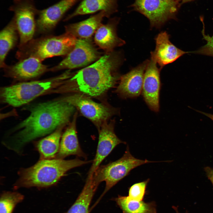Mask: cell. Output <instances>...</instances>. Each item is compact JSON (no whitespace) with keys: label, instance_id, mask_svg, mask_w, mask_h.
<instances>
[{"label":"cell","instance_id":"obj_1","mask_svg":"<svg viewBox=\"0 0 213 213\" xmlns=\"http://www.w3.org/2000/svg\"><path fill=\"white\" fill-rule=\"evenodd\" d=\"M120 62L118 54L109 53L67 79L59 93H78L98 97L113 87L120 77L116 72Z\"/></svg>","mask_w":213,"mask_h":213},{"label":"cell","instance_id":"obj_2","mask_svg":"<svg viewBox=\"0 0 213 213\" xmlns=\"http://www.w3.org/2000/svg\"><path fill=\"white\" fill-rule=\"evenodd\" d=\"M75 108L61 98L39 104L17 128L18 140L24 143L48 134L69 123Z\"/></svg>","mask_w":213,"mask_h":213},{"label":"cell","instance_id":"obj_3","mask_svg":"<svg viewBox=\"0 0 213 213\" xmlns=\"http://www.w3.org/2000/svg\"><path fill=\"white\" fill-rule=\"evenodd\" d=\"M78 159H41L34 165L23 169L14 187L45 188L56 184L69 170L91 162Z\"/></svg>","mask_w":213,"mask_h":213},{"label":"cell","instance_id":"obj_4","mask_svg":"<svg viewBox=\"0 0 213 213\" xmlns=\"http://www.w3.org/2000/svg\"><path fill=\"white\" fill-rule=\"evenodd\" d=\"M70 70L46 79L23 81L1 88L0 97L3 103L17 107L31 101L38 96L54 92L71 76Z\"/></svg>","mask_w":213,"mask_h":213},{"label":"cell","instance_id":"obj_5","mask_svg":"<svg viewBox=\"0 0 213 213\" xmlns=\"http://www.w3.org/2000/svg\"><path fill=\"white\" fill-rule=\"evenodd\" d=\"M77 39L65 32L59 36H49L33 39L19 48L16 54L19 59L29 57L41 61L51 57L67 55L74 48Z\"/></svg>","mask_w":213,"mask_h":213},{"label":"cell","instance_id":"obj_6","mask_svg":"<svg viewBox=\"0 0 213 213\" xmlns=\"http://www.w3.org/2000/svg\"><path fill=\"white\" fill-rule=\"evenodd\" d=\"M152 162H154L135 158L130 154L128 147H127L121 158L106 165L99 166L90 178L98 185L102 182L104 181L106 183L104 190L99 201L113 186L127 175L132 169L143 164Z\"/></svg>","mask_w":213,"mask_h":213},{"label":"cell","instance_id":"obj_7","mask_svg":"<svg viewBox=\"0 0 213 213\" xmlns=\"http://www.w3.org/2000/svg\"><path fill=\"white\" fill-rule=\"evenodd\" d=\"M9 10L14 13L16 28L20 38L19 48L33 39L36 29V16L38 10L33 0H14Z\"/></svg>","mask_w":213,"mask_h":213},{"label":"cell","instance_id":"obj_8","mask_svg":"<svg viewBox=\"0 0 213 213\" xmlns=\"http://www.w3.org/2000/svg\"><path fill=\"white\" fill-rule=\"evenodd\" d=\"M180 6L176 0H135L132 5L149 20L152 27L157 28L175 19Z\"/></svg>","mask_w":213,"mask_h":213},{"label":"cell","instance_id":"obj_9","mask_svg":"<svg viewBox=\"0 0 213 213\" xmlns=\"http://www.w3.org/2000/svg\"><path fill=\"white\" fill-rule=\"evenodd\" d=\"M61 99L72 105L83 116L91 121L98 130L116 113L115 109L96 102L90 97L81 94H70Z\"/></svg>","mask_w":213,"mask_h":213},{"label":"cell","instance_id":"obj_10","mask_svg":"<svg viewBox=\"0 0 213 213\" xmlns=\"http://www.w3.org/2000/svg\"><path fill=\"white\" fill-rule=\"evenodd\" d=\"M98 57V52L88 39H77L73 49L58 64L49 68V71L69 70L86 66Z\"/></svg>","mask_w":213,"mask_h":213},{"label":"cell","instance_id":"obj_11","mask_svg":"<svg viewBox=\"0 0 213 213\" xmlns=\"http://www.w3.org/2000/svg\"><path fill=\"white\" fill-rule=\"evenodd\" d=\"M113 120L104 122L98 129L99 141L97 151L87 179L90 178L104 159L118 145L124 142L119 139L114 131Z\"/></svg>","mask_w":213,"mask_h":213},{"label":"cell","instance_id":"obj_12","mask_svg":"<svg viewBox=\"0 0 213 213\" xmlns=\"http://www.w3.org/2000/svg\"><path fill=\"white\" fill-rule=\"evenodd\" d=\"M160 70L156 62L151 58L144 72L142 91L146 104L151 110L156 112L159 109Z\"/></svg>","mask_w":213,"mask_h":213},{"label":"cell","instance_id":"obj_13","mask_svg":"<svg viewBox=\"0 0 213 213\" xmlns=\"http://www.w3.org/2000/svg\"><path fill=\"white\" fill-rule=\"evenodd\" d=\"M5 75L22 81L37 78L49 71V68L39 59L29 57L20 59L16 64L4 68Z\"/></svg>","mask_w":213,"mask_h":213},{"label":"cell","instance_id":"obj_14","mask_svg":"<svg viewBox=\"0 0 213 213\" xmlns=\"http://www.w3.org/2000/svg\"><path fill=\"white\" fill-rule=\"evenodd\" d=\"M149 60H147L120 77L115 92L123 99L138 96L142 92L143 77Z\"/></svg>","mask_w":213,"mask_h":213},{"label":"cell","instance_id":"obj_15","mask_svg":"<svg viewBox=\"0 0 213 213\" xmlns=\"http://www.w3.org/2000/svg\"><path fill=\"white\" fill-rule=\"evenodd\" d=\"M76 0H61L46 9L38 10L36 20L37 30L43 33L52 31Z\"/></svg>","mask_w":213,"mask_h":213},{"label":"cell","instance_id":"obj_16","mask_svg":"<svg viewBox=\"0 0 213 213\" xmlns=\"http://www.w3.org/2000/svg\"><path fill=\"white\" fill-rule=\"evenodd\" d=\"M169 38L170 36L166 31L159 33L155 38V49L151 53V58L156 62L161 68L189 53L177 48L170 41Z\"/></svg>","mask_w":213,"mask_h":213},{"label":"cell","instance_id":"obj_17","mask_svg":"<svg viewBox=\"0 0 213 213\" xmlns=\"http://www.w3.org/2000/svg\"><path fill=\"white\" fill-rule=\"evenodd\" d=\"M77 112L74 114L72 119L62 133L59 150L57 159H63L70 155H75L86 158V156L82 151L79 143L76 132Z\"/></svg>","mask_w":213,"mask_h":213},{"label":"cell","instance_id":"obj_18","mask_svg":"<svg viewBox=\"0 0 213 213\" xmlns=\"http://www.w3.org/2000/svg\"><path fill=\"white\" fill-rule=\"evenodd\" d=\"M109 15L105 11H101L85 20L66 25L65 27V32L76 38L88 39L101 25L103 18Z\"/></svg>","mask_w":213,"mask_h":213},{"label":"cell","instance_id":"obj_19","mask_svg":"<svg viewBox=\"0 0 213 213\" xmlns=\"http://www.w3.org/2000/svg\"><path fill=\"white\" fill-rule=\"evenodd\" d=\"M116 21L101 25L95 32L94 41L101 49L111 52L115 48L123 45L125 41L119 38L116 32Z\"/></svg>","mask_w":213,"mask_h":213},{"label":"cell","instance_id":"obj_20","mask_svg":"<svg viewBox=\"0 0 213 213\" xmlns=\"http://www.w3.org/2000/svg\"><path fill=\"white\" fill-rule=\"evenodd\" d=\"M18 33L13 17L0 33V67H6V58L9 52L16 44Z\"/></svg>","mask_w":213,"mask_h":213},{"label":"cell","instance_id":"obj_21","mask_svg":"<svg viewBox=\"0 0 213 213\" xmlns=\"http://www.w3.org/2000/svg\"><path fill=\"white\" fill-rule=\"evenodd\" d=\"M116 0H83L76 9L65 19L68 20L79 15L104 11L109 15L116 9Z\"/></svg>","mask_w":213,"mask_h":213},{"label":"cell","instance_id":"obj_22","mask_svg":"<svg viewBox=\"0 0 213 213\" xmlns=\"http://www.w3.org/2000/svg\"><path fill=\"white\" fill-rule=\"evenodd\" d=\"M65 126H61L49 135L40 141L36 145L41 159H51L56 157L60 147L62 131Z\"/></svg>","mask_w":213,"mask_h":213},{"label":"cell","instance_id":"obj_23","mask_svg":"<svg viewBox=\"0 0 213 213\" xmlns=\"http://www.w3.org/2000/svg\"><path fill=\"white\" fill-rule=\"evenodd\" d=\"M98 187L91 179L86 180L81 192L67 213H89L90 203Z\"/></svg>","mask_w":213,"mask_h":213},{"label":"cell","instance_id":"obj_24","mask_svg":"<svg viewBox=\"0 0 213 213\" xmlns=\"http://www.w3.org/2000/svg\"><path fill=\"white\" fill-rule=\"evenodd\" d=\"M123 213H156L154 202L146 203L143 201L130 200L128 196H119L115 199Z\"/></svg>","mask_w":213,"mask_h":213},{"label":"cell","instance_id":"obj_25","mask_svg":"<svg viewBox=\"0 0 213 213\" xmlns=\"http://www.w3.org/2000/svg\"><path fill=\"white\" fill-rule=\"evenodd\" d=\"M23 195L16 192H3L0 199V213H12L16 206L24 199Z\"/></svg>","mask_w":213,"mask_h":213},{"label":"cell","instance_id":"obj_26","mask_svg":"<svg viewBox=\"0 0 213 213\" xmlns=\"http://www.w3.org/2000/svg\"><path fill=\"white\" fill-rule=\"evenodd\" d=\"M200 19L203 24L201 32L203 39L206 41V43L198 50L190 53L213 57V35L210 36L205 34L203 19L201 17Z\"/></svg>","mask_w":213,"mask_h":213},{"label":"cell","instance_id":"obj_27","mask_svg":"<svg viewBox=\"0 0 213 213\" xmlns=\"http://www.w3.org/2000/svg\"><path fill=\"white\" fill-rule=\"evenodd\" d=\"M149 180L134 184L130 188L129 198L130 200L140 201H142L144 196L146 189Z\"/></svg>","mask_w":213,"mask_h":213},{"label":"cell","instance_id":"obj_28","mask_svg":"<svg viewBox=\"0 0 213 213\" xmlns=\"http://www.w3.org/2000/svg\"><path fill=\"white\" fill-rule=\"evenodd\" d=\"M206 175L213 185V168L207 167L204 168Z\"/></svg>","mask_w":213,"mask_h":213},{"label":"cell","instance_id":"obj_29","mask_svg":"<svg viewBox=\"0 0 213 213\" xmlns=\"http://www.w3.org/2000/svg\"><path fill=\"white\" fill-rule=\"evenodd\" d=\"M195 111H197V112H198L200 113H201L203 114L204 115H205L206 116L208 117L209 118H210L213 121V114H210L208 113H206L205 112H203L201 111H200L198 110H195Z\"/></svg>","mask_w":213,"mask_h":213},{"label":"cell","instance_id":"obj_30","mask_svg":"<svg viewBox=\"0 0 213 213\" xmlns=\"http://www.w3.org/2000/svg\"><path fill=\"white\" fill-rule=\"evenodd\" d=\"M181 5L182 4L194 0H176Z\"/></svg>","mask_w":213,"mask_h":213},{"label":"cell","instance_id":"obj_31","mask_svg":"<svg viewBox=\"0 0 213 213\" xmlns=\"http://www.w3.org/2000/svg\"><path fill=\"white\" fill-rule=\"evenodd\" d=\"M173 208L175 210V211L176 213H180L179 212H178L177 208L173 206ZM185 213H188L187 212H186Z\"/></svg>","mask_w":213,"mask_h":213}]
</instances>
